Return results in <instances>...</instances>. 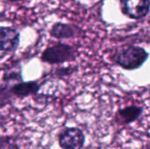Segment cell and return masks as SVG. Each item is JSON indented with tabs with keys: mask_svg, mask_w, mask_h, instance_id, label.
<instances>
[{
	"mask_svg": "<svg viewBox=\"0 0 150 149\" xmlns=\"http://www.w3.org/2000/svg\"><path fill=\"white\" fill-rule=\"evenodd\" d=\"M14 98L10 91V85L7 83L0 84V109L11 105Z\"/></svg>",
	"mask_w": 150,
	"mask_h": 149,
	"instance_id": "cell-10",
	"label": "cell"
},
{
	"mask_svg": "<svg viewBox=\"0 0 150 149\" xmlns=\"http://www.w3.org/2000/svg\"><path fill=\"white\" fill-rule=\"evenodd\" d=\"M149 56V52L140 46H128L123 47L112 56L113 63L124 70L134 71L141 68L148 61Z\"/></svg>",
	"mask_w": 150,
	"mask_h": 149,
	"instance_id": "cell-1",
	"label": "cell"
},
{
	"mask_svg": "<svg viewBox=\"0 0 150 149\" xmlns=\"http://www.w3.org/2000/svg\"><path fill=\"white\" fill-rule=\"evenodd\" d=\"M51 37L57 40H69L79 38L83 35V31L81 27L69 23L55 22L49 30Z\"/></svg>",
	"mask_w": 150,
	"mask_h": 149,
	"instance_id": "cell-6",
	"label": "cell"
},
{
	"mask_svg": "<svg viewBox=\"0 0 150 149\" xmlns=\"http://www.w3.org/2000/svg\"><path fill=\"white\" fill-rule=\"evenodd\" d=\"M10 3H16V2H21V1H25V0H7Z\"/></svg>",
	"mask_w": 150,
	"mask_h": 149,
	"instance_id": "cell-13",
	"label": "cell"
},
{
	"mask_svg": "<svg viewBox=\"0 0 150 149\" xmlns=\"http://www.w3.org/2000/svg\"><path fill=\"white\" fill-rule=\"evenodd\" d=\"M3 82L9 84L11 82H20L23 81L22 76V68L20 64L15 65L4 71L3 75Z\"/></svg>",
	"mask_w": 150,
	"mask_h": 149,
	"instance_id": "cell-9",
	"label": "cell"
},
{
	"mask_svg": "<svg viewBox=\"0 0 150 149\" xmlns=\"http://www.w3.org/2000/svg\"><path fill=\"white\" fill-rule=\"evenodd\" d=\"M0 149H19V147L14 137L0 135Z\"/></svg>",
	"mask_w": 150,
	"mask_h": 149,
	"instance_id": "cell-12",
	"label": "cell"
},
{
	"mask_svg": "<svg viewBox=\"0 0 150 149\" xmlns=\"http://www.w3.org/2000/svg\"><path fill=\"white\" fill-rule=\"evenodd\" d=\"M120 11L130 19L141 20L146 18L150 10V0H120Z\"/></svg>",
	"mask_w": 150,
	"mask_h": 149,
	"instance_id": "cell-4",
	"label": "cell"
},
{
	"mask_svg": "<svg viewBox=\"0 0 150 149\" xmlns=\"http://www.w3.org/2000/svg\"><path fill=\"white\" fill-rule=\"evenodd\" d=\"M20 45V32L13 26H0V51L14 53Z\"/></svg>",
	"mask_w": 150,
	"mask_h": 149,
	"instance_id": "cell-5",
	"label": "cell"
},
{
	"mask_svg": "<svg viewBox=\"0 0 150 149\" xmlns=\"http://www.w3.org/2000/svg\"><path fill=\"white\" fill-rule=\"evenodd\" d=\"M144 112V108L140 105H128L120 108L115 114V122L120 126H128L136 122Z\"/></svg>",
	"mask_w": 150,
	"mask_h": 149,
	"instance_id": "cell-8",
	"label": "cell"
},
{
	"mask_svg": "<svg viewBox=\"0 0 150 149\" xmlns=\"http://www.w3.org/2000/svg\"><path fill=\"white\" fill-rule=\"evenodd\" d=\"M76 71H77V68L76 67H72V66H69V67H60V68H54L51 72V75L54 76L57 78H63V77L71 76Z\"/></svg>",
	"mask_w": 150,
	"mask_h": 149,
	"instance_id": "cell-11",
	"label": "cell"
},
{
	"mask_svg": "<svg viewBox=\"0 0 150 149\" xmlns=\"http://www.w3.org/2000/svg\"><path fill=\"white\" fill-rule=\"evenodd\" d=\"M57 141L61 149H83L86 136L79 127H64L57 134Z\"/></svg>",
	"mask_w": 150,
	"mask_h": 149,
	"instance_id": "cell-3",
	"label": "cell"
},
{
	"mask_svg": "<svg viewBox=\"0 0 150 149\" xmlns=\"http://www.w3.org/2000/svg\"><path fill=\"white\" fill-rule=\"evenodd\" d=\"M76 60V50L71 45L59 42L49 46L40 54V61L50 65L72 62Z\"/></svg>",
	"mask_w": 150,
	"mask_h": 149,
	"instance_id": "cell-2",
	"label": "cell"
},
{
	"mask_svg": "<svg viewBox=\"0 0 150 149\" xmlns=\"http://www.w3.org/2000/svg\"><path fill=\"white\" fill-rule=\"evenodd\" d=\"M45 83L40 81H20L10 86V91L15 98H25L38 94Z\"/></svg>",
	"mask_w": 150,
	"mask_h": 149,
	"instance_id": "cell-7",
	"label": "cell"
},
{
	"mask_svg": "<svg viewBox=\"0 0 150 149\" xmlns=\"http://www.w3.org/2000/svg\"><path fill=\"white\" fill-rule=\"evenodd\" d=\"M89 1H94V0H89Z\"/></svg>",
	"mask_w": 150,
	"mask_h": 149,
	"instance_id": "cell-14",
	"label": "cell"
}]
</instances>
